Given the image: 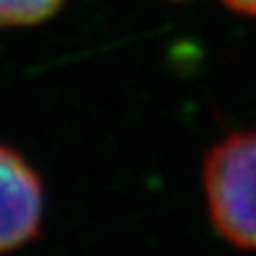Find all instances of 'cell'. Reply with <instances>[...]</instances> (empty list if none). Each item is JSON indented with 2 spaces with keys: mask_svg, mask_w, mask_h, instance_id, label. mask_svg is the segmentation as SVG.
Returning a JSON list of instances; mask_svg holds the SVG:
<instances>
[{
  "mask_svg": "<svg viewBox=\"0 0 256 256\" xmlns=\"http://www.w3.org/2000/svg\"><path fill=\"white\" fill-rule=\"evenodd\" d=\"M202 184L212 222L225 240L256 250V130L232 132L204 158Z\"/></svg>",
  "mask_w": 256,
  "mask_h": 256,
  "instance_id": "1",
  "label": "cell"
},
{
  "mask_svg": "<svg viewBox=\"0 0 256 256\" xmlns=\"http://www.w3.org/2000/svg\"><path fill=\"white\" fill-rule=\"evenodd\" d=\"M43 220V182L18 150L0 144V254L34 240Z\"/></svg>",
  "mask_w": 256,
  "mask_h": 256,
  "instance_id": "2",
  "label": "cell"
},
{
  "mask_svg": "<svg viewBox=\"0 0 256 256\" xmlns=\"http://www.w3.org/2000/svg\"><path fill=\"white\" fill-rule=\"evenodd\" d=\"M66 0H0V30L30 27L52 18Z\"/></svg>",
  "mask_w": 256,
  "mask_h": 256,
  "instance_id": "3",
  "label": "cell"
},
{
  "mask_svg": "<svg viewBox=\"0 0 256 256\" xmlns=\"http://www.w3.org/2000/svg\"><path fill=\"white\" fill-rule=\"evenodd\" d=\"M230 9L238 14H248V16H256V0H222Z\"/></svg>",
  "mask_w": 256,
  "mask_h": 256,
  "instance_id": "4",
  "label": "cell"
}]
</instances>
